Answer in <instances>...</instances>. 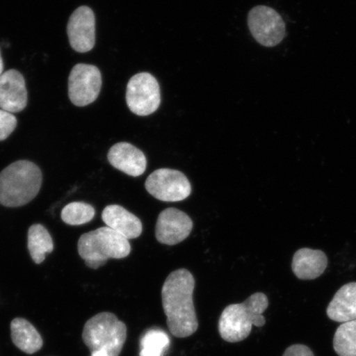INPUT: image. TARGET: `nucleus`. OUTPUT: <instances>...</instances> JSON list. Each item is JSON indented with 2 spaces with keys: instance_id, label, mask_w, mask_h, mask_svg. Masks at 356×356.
<instances>
[{
  "instance_id": "nucleus-11",
  "label": "nucleus",
  "mask_w": 356,
  "mask_h": 356,
  "mask_svg": "<svg viewBox=\"0 0 356 356\" xmlns=\"http://www.w3.org/2000/svg\"><path fill=\"white\" fill-rule=\"evenodd\" d=\"M193 229V222L186 213L168 208L159 213L155 236L159 243L173 246L184 241Z\"/></svg>"
},
{
  "instance_id": "nucleus-19",
  "label": "nucleus",
  "mask_w": 356,
  "mask_h": 356,
  "mask_svg": "<svg viewBox=\"0 0 356 356\" xmlns=\"http://www.w3.org/2000/svg\"><path fill=\"white\" fill-rule=\"evenodd\" d=\"M170 346L168 334L162 329L152 328L140 339V356H163Z\"/></svg>"
},
{
  "instance_id": "nucleus-12",
  "label": "nucleus",
  "mask_w": 356,
  "mask_h": 356,
  "mask_svg": "<svg viewBox=\"0 0 356 356\" xmlns=\"http://www.w3.org/2000/svg\"><path fill=\"white\" fill-rule=\"evenodd\" d=\"M28 104L25 79L16 70L0 75V108L10 113H20Z\"/></svg>"
},
{
  "instance_id": "nucleus-22",
  "label": "nucleus",
  "mask_w": 356,
  "mask_h": 356,
  "mask_svg": "<svg viewBox=\"0 0 356 356\" xmlns=\"http://www.w3.org/2000/svg\"><path fill=\"white\" fill-rule=\"evenodd\" d=\"M17 118L13 113L0 109V141L6 140L17 127Z\"/></svg>"
},
{
  "instance_id": "nucleus-14",
  "label": "nucleus",
  "mask_w": 356,
  "mask_h": 356,
  "mask_svg": "<svg viewBox=\"0 0 356 356\" xmlns=\"http://www.w3.org/2000/svg\"><path fill=\"white\" fill-rule=\"evenodd\" d=\"M102 219L106 227L128 240L139 238L143 230L139 218L118 204L106 207L102 211Z\"/></svg>"
},
{
  "instance_id": "nucleus-18",
  "label": "nucleus",
  "mask_w": 356,
  "mask_h": 356,
  "mask_svg": "<svg viewBox=\"0 0 356 356\" xmlns=\"http://www.w3.org/2000/svg\"><path fill=\"white\" fill-rule=\"evenodd\" d=\"M28 248L35 264H41L46 255L54 250V243L51 236L43 225L38 224L30 227Z\"/></svg>"
},
{
  "instance_id": "nucleus-20",
  "label": "nucleus",
  "mask_w": 356,
  "mask_h": 356,
  "mask_svg": "<svg viewBox=\"0 0 356 356\" xmlns=\"http://www.w3.org/2000/svg\"><path fill=\"white\" fill-rule=\"evenodd\" d=\"M333 347L339 356H356V319L342 323L337 329Z\"/></svg>"
},
{
  "instance_id": "nucleus-25",
  "label": "nucleus",
  "mask_w": 356,
  "mask_h": 356,
  "mask_svg": "<svg viewBox=\"0 0 356 356\" xmlns=\"http://www.w3.org/2000/svg\"><path fill=\"white\" fill-rule=\"evenodd\" d=\"M3 73V62L2 60L1 54H0V75Z\"/></svg>"
},
{
  "instance_id": "nucleus-1",
  "label": "nucleus",
  "mask_w": 356,
  "mask_h": 356,
  "mask_svg": "<svg viewBox=\"0 0 356 356\" xmlns=\"http://www.w3.org/2000/svg\"><path fill=\"white\" fill-rule=\"evenodd\" d=\"M195 279L186 269L168 275L162 288V305L168 330L173 337L186 338L197 331L199 323L193 302Z\"/></svg>"
},
{
  "instance_id": "nucleus-4",
  "label": "nucleus",
  "mask_w": 356,
  "mask_h": 356,
  "mask_svg": "<svg viewBox=\"0 0 356 356\" xmlns=\"http://www.w3.org/2000/svg\"><path fill=\"white\" fill-rule=\"evenodd\" d=\"M78 251L91 269H99L109 259H122L130 254L129 240L108 227H101L79 238Z\"/></svg>"
},
{
  "instance_id": "nucleus-16",
  "label": "nucleus",
  "mask_w": 356,
  "mask_h": 356,
  "mask_svg": "<svg viewBox=\"0 0 356 356\" xmlns=\"http://www.w3.org/2000/svg\"><path fill=\"white\" fill-rule=\"evenodd\" d=\"M328 318L337 323L356 319V282L345 284L338 291L327 309Z\"/></svg>"
},
{
  "instance_id": "nucleus-5",
  "label": "nucleus",
  "mask_w": 356,
  "mask_h": 356,
  "mask_svg": "<svg viewBox=\"0 0 356 356\" xmlns=\"http://www.w3.org/2000/svg\"><path fill=\"white\" fill-rule=\"evenodd\" d=\"M82 337L91 353L104 351L108 356H119L126 343L127 327L117 315L104 312L88 320Z\"/></svg>"
},
{
  "instance_id": "nucleus-7",
  "label": "nucleus",
  "mask_w": 356,
  "mask_h": 356,
  "mask_svg": "<svg viewBox=\"0 0 356 356\" xmlns=\"http://www.w3.org/2000/svg\"><path fill=\"white\" fill-rule=\"evenodd\" d=\"M145 185L151 195L165 202H181L191 193V185L188 177L175 169L155 170L147 178Z\"/></svg>"
},
{
  "instance_id": "nucleus-24",
  "label": "nucleus",
  "mask_w": 356,
  "mask_h": 356,
  "mask_svg": "<svg viewBox=\"0 0 356 356\" xmlns=\"http://www.w3.org/2000/svg\"><path fill=\"white\" fill-rule=\"evenodd\" d=\"M91 356H108L104 351H93L91 353Z\"/></svg>"
},
{
  "instance_id": "nucleus-15",
  "label": "nucleus",
  "mask_w": 356,
  "mask_h": 356,
  "mask_svg": "<svg viewBox=\"0 0 356 356\" xmlns=\"http://www.w3.org/2000/svg\"><path fill=\"white\" fill-rule=\"evenodd\" d=\"M327 264V257L323 251L305 248L293 255L292 270L297 278L314 280L323 274Z\"/></svg>"
},
{
  "instance_id": "nucleus-3",
  "label": "nucleus",
  "mask_w": 356,
  "mask_h": 356,
  "mask_svg": "<svg viewBox=\"0 0 356 356\" xmlns=\"http://www.w3.org/2000/svg\"><path fill=\"white\" fill-rule=\"evenodd\" d=\"M42 175L35 163L20 160L0 172V204L6 207H19L37 197Z\"/></svg>"
},
{
  "instance_id": "nucleus-2",
  "label": "nucleus",
  "mask_w": 356,
  "mask_h": 356,
  "mask_svg": "<svg viewBox=\"0 0 356 356\" xmlns=\"http://www.w3.org/2000/svg\"><path fill=\"white\" fill-rule=\"evenodd\" d=\"M268 306V299L261 292L253 293L242 304L227 306L218 324L222 339L230 343L247 339L252 326L261 327L266 324L264 314Z\"/></svg>"
},
{
  "instance_id": "nucleus-8",
  "label": "nucleus",
  "mask_w": 356,
  "mask_h": 356,
  "mask_svg": "<svg viewBox=\"0 0 356 356\" xmlns=\"http://www.w3.org/2000/svg\"><path fill=\"white\" fill-rule=\"evenodd\" d=\"M249 30L258 43L273 47L286 37V25L279 13L267 6H257L249 12Z\"/></svg>"
},
{
  "instance_id": "nucleus-9",
  "label": "nucleus",
  "mask_w": 356,
  "mask_h": 356,
  "mask_svg": "<svg viewBox=\"0 0 356 356\" xmlns=\"http://www.w3.org/2000/svg\"><path fill=\"white\" fill-rule=\"evenodd\" d=\"M102 84L100 70L97 67L78 64L71 70L69 77V97L77 106H86L95 102L99 96Z\"/></svg>"
},
{
  "instance_id": "nucleus-23",
  "label": "nucleus",
  "mask_w": 356,
  "mask_h": 356,
  "mask_svg": "<svg viewBox=\"0 0 356 356\" xmlns=\"http://www.w3.org/2000/svg\"><path fill=\"white\" fill-rule=\"evenodd\" d=\"M283 356H315L313 351L309 348V347L301 345L296 344L293 345L286 349L284 351Z\"/></svg>"
},
{
  "instance_id": "nucleus-10",
  "label": "nucleus",
  "mask_w": 356,
  "mask_h": 356,
  "mask_svg": "<svg viewBox=\"0 0 356 356\" xmlns=\"http://www.w3.org/2000/svg\"><path fill=\"white\" fill-rule=\"evenodd\" d=\"M67 33L70 46L75 51L86 53L95 47L96 19L90 8L79 7L71 15L67 25Z\"/></svg>"
},
{
  "instance_id": "nucleus-17",
  "label": "nucleus",
  "mask_w": 356,
  "mask_h": 356,
  "mask_svg": "<svg viewBox=\"0 0 356 356\" xmlns=\"http://www.w3.org/2000/svg\"><path fill=\"white\" fill-rule=\"evenodd\" d=\"M11 338L17 348L29 355L42 349L43 340L39 332L28 320L17 318L11 323Z\"/></svg>"
},
{
  "instance_id": "nucleus-13",
  "label": "nucleus",
  "mask_w": 356,
  "mask_h": 356,
  "mask_svg": "<svg viewBox=\"0 0 356 356\" xmlns=\"http://www.w3.org/2000/svg\"><path fill=\"white\" fill-rule=\"evenodd\" d=\"M108 159L111 166L129 176L140 177L146 170L147 159L144 153L127 142H120L111 147Z\"/></svg>"
},
{
  "instance_id": "nucleus-6",
  "label": "nucleus",
  "mask_w": 356,
  "mask_h": 356,
  "mask_svg": "<svg viewBox=\"0 0 356 356\" xmlns=\"http://www.w3.org/2000/svg\"><path fill=\"white\" fill-rule=\"evenodd\" d=\"M126 99L134 114L140 117L153 114L161 102L157 79L149 73L134 75L127 84Z\"/></svg>"
},
{
  "instance_id": "nucleus-21",
  "label": "nucleus",
  "mask_w": 356,
  "mask_h": 356,
  "mask_svg": "<svg viewBox=\"0 0 356 356\" xmlns=\"http://www.w3.org/2000/svg\"><path fill=\"white\" fill-rule=\"evenodd\" d=\"M95 216V210L91 204L72 202L62 210L61 219L69 225H82L90 222Z\"/></svg>"
}]
</instances>
